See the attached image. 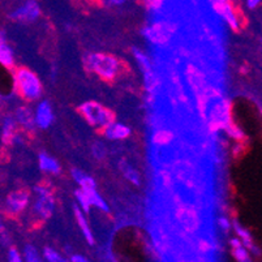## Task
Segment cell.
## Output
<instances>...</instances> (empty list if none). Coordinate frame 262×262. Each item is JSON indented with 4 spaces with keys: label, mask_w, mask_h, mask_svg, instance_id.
<instances>
[{
    "label": "cell",
    "mask_w": 262,
    "mask_h": 262,
    "mask_svg": "<svg viewBox=\"0 0 262 262\" xmlns=\"http://www.w3.org/2000/svg\"><path fill=\"white\" fill-rule=\"evenodd\" d=\"M84 66L90 73L103 81H115L123 72V63L115 55L107 52H89L84 56Z\"/></svg>",
    "instance_id": "obj_1"
},
{
    "label": "cell",
    "mask_w": 262,
    "mask_h": 262,
    "mask_svg": "<svg viewBox=\"0 0 262 262\" xmlns=\"http://www.w3.org/2000/svg\"><path fill=\"white\" fill-rule=\"evenodd\" d=\"M13 85L16 94L28 103L40 101L43 94V85L39 76L28 67H15Z\"/></svg>",
    "instance_id": "obj_2"
},
{
    "label": "cell",
    "mask_w": 262,
    "mask_h": 262,
    "mask_svg": "<svg viewBox=\"0 0 262 262\" xmlns=\"http://www.w3.org/2000/svg\"><path fill=\"white\" fill-rule=\"evenodd\" d=\"M78 114L82 116L89 125L98 129H103L111 121L115 120V115L108 107L103 106L99 102L88 101L78 106Z\"/></svg>",
    "instance_id": "obj_3"
},
{
    "label": "cell",
    "mask_w": 262,
    "mask_h": 262,
    "mask_svg": "<svg viewBox=\"0 0 262 262\" xmlns=\"http://www.w3.org/2000/svg\"><path fill=\"white\" fill-rule=\"evenodd\" d=\"M33 193H34V199H32V204H30L33 213L40 221H47L54 215L55 211L56 202H55L54 193L46 184L35 185Z\"/></svg>",
    "instance_id": "obj_4"
},
{
    "label": "cell",
    "mask_w": 262,
    "mask_h": 262,
    "mask_svg": "<svg viewBox=\"0 0 262 262\" xmlns=\"http://www.w3.org/2000/svg\"><path fill=\"white\" fill-rule=\"evenodd\" d=\"M175 30V25L171 21L156 20L144 26L141 34L149 43L154 45V46H164L172 39Z\"/></svg>",
    "instance_id": "obj_5"
},
{
    "label": "cell",
    "mask_w": 262,
    "mask_h": 262,
    "mask_svg": "<svg viewBox=\"0 0 262 262\" xmlns=\"http://www.w3.org/2000/svg\"><path fill=\"white\" fill-rule=\"evenodd\" d=\"M32 204V193L28 189H15L9 192L4 201V213L7 215H21Z\"/></svg>",
    "instance_id": "obj_6"
},
{
    "label": "cell",
    "mask_w": 262,
    "mask_h": 262,
    "mask_svg": "<svg viewBox=\"0 0 262 262\" xmlns=\"http://www.w3.org/2000/svg\"><path fill=\"white\" fill-rule=\"evenodd\" d=\"M132 55L137 66H139L140 71L142 72V76H144L145 89L149 93H154L157 86H158V78H157L156 72H154L151 59L149 58V55L146 52L140 49H136V47L132 50Z\"/></svg>",
    "instance_id": "obj_7"
},
{
    "label": "cell",
    "mask_w": 262,
    "mask_h": 262,
    "mask_svg": "<svg viewBox=\"0 0 262 262\" xmlns=\"http://www.w3.org/2000/svg\"><path fill=\"white\" fill-rule=\"evenodd\" d=\"M40 6L37 0H26L11 13V18L20 24L35 23L40 17Z\"/></svg>",
    "instance_id": "obj_8"
},
{
    "label": "cell",
    "mask_w": 262,
    "mask_h": 262,
    "mask_svg": "<svg viewBox=\"0 0 262 262\" xmlns=\"http://www.w3.org/2000/svg\"><path fill=\"white\" fill-rule=\"evenodd\" d=\"M33 111H34L35 127L38 129L46 130L54 124V108H52L51 103L47 99H40V101H38V103L35 104Z\"/></svg>",
    "instance_id": "obj_9"
},
{
    "label": "cell",
    "mask_w": 262,
    "mask_h": 262,
    "mask_svg": "<svg viewBox=\"0 0 262 262\" xmlns=\"http://www.w3.org/2000/svg\"><path fill=\"white\" fill-rule=\"evenodd\" d=\"M214 12L219 17H222L225 20V23L230 26L231 29L237 32L242 26V21H240V16L237 13L236 8L231 3L230 0L228 2H225V3L216 4V6H213Z\"/></svg>",
    "instance_id": "obj_10"
},
{
    "label": "cell",
    "mask_w": 262,
    "mask_h": 262,
    "mask_svg": "<svg viewBox=\"0 0 262 262\" xmlns=\"http://www.w3.org/2000/svg\"><path fill=\"white\" fill-rule=\"evenodd\" d=\"M13 119H15L18 128L23 129L24 132L32 133L37 129L34 121V111H33L32 107L26 106V104L17 107L15 110V114H13Z\"/></svg>",
    "instance_id": "obj_11"
},
{
    "label": "cell",
    "mask_w": 262,
    "mask_h": 262,
    "mask_svg": "<svg viewBox=\"0 0 262 262\" xmlns=\"http://www.w3.org/2000/svg\"><path fill=\"white\" fill-rule=\"evenodd\" d=\"M102 133H103L104 139L108 141H124V140L129 139V136L132 135V129L127 124L114 120L102 129Z\"/></svg>",
    "instance_id": "obj_12"
},
{
    "label": "cell",
    "mask_w": 262,
    "mask_h": 262,
    "mask_svg": "<svg viewBox=\"0 0 262 262\" xmlns=\"http://www.w3.org/2000/svg\"><path fill=\"white\" fill-rule=\"evenodd\" d=\"M18 125L16 124L13 115H7L2 121V141L6 145H12L17 141L18 137Z\"/></svg>",
    "instance_id": "obj_13"
},
{
    "label": "cell",
    "mask_w": 262,
    "mask_h": 262,
    "mask_svg": "<svg viewBox=\"0 0 262 262\" xmlns=\"http://www.w3.org/2000/svg\"><path fill=\"white\" fill-rule=\"evenodd\" d=\"M38 167L42 172L47 173V175L58 176L61 172V166L58 159L50 156L46 151H40L38 154Z\"/></svg>",
    "instance_id": "obj_14"
},
{
    "label": "cell",
    "mask_w": 262,
    "mask_h": 262,
    "mask_svg": "<svg viewBox=\"0 0 262 262\" xmlns=\"http://www.w3.org/2000/svg\"><path fill=\"white\" fill-rule=\"evenodd\" d=\"M0 66L6 70H15L16 67L15 51L7 42L4 33H0Z\"/></svg>",
    "instance_id": "obj_15"
},
{
    "label": "cell",
    "mask_w": 262,
    "mask_h": 262,
    "mask_svg": "<svg viewBox=\"0 0 262 262\" xmlns=\"http://www.w3.org/2000/svg\"><path fill=\"white\" fill-rule=\"evenodd\" d=\"M73 215H75L76 223H77L78 228H80L81 233H82V236L85 237L86 243L89 245H94L95 244V237L94 233H93L92 227H90L89 219H88V214H85L84 211L80 210L77 208V205H75V208H73Z\"/></svg>",
    "instance_id": "obj_16"
},
{
    "label": "cell",
    "mask_w": 262,
    "mask_h": 262,
    "mask_svg": "<svg viewBox=\"0 0 262 262\" xmlns=\"http://www.w3.org/2000/svg\"><path fill=\"white\" fill-rule=\"evenodd\" d=\"M71 176H72L73 182L78 185L80 189H97V182H95V179L93 178V176H90L89 173L85 172V171L80 170V168H72Z\"/></svg>",
    "instance_id": "obj_17"
},
{
    "label": "cell",
    "mask_w": 262,
    "mask_h": 262,
    "mask_svg": "<svg viewBox=\"0 0 262 262\" xmlns=\"http://www.w3.org/2000/svg\"><path fill=\"white\" fill-rule=\"evenodd\" d=\"M119 170L123 173L124 179L127 182H129L130 184L135 185V187H140L141 185V173L139 172V170L132 163L123 159V161L119 162Z\"/></svg>",
    "instance_id": "obj_18"
},
{
    "label": "cell",
    "mask_w": 262,
    "mask_h": 262,
    "mask_svg": "<svg viewBox=\"0 0 262 262\" xmlns=\"http://www.w3.org/2000/svg\"><path fill=\"white\" fill-rule=\"evenodd\" d=\"M232 228L236 233L237 239L242 242V244L247 248L248 251H254V242L251 231L245 228V226H243L237 221H232Z\"/></svg>",
    "instance_id": "obj_19"
},
{
    "label": "cell",
    "mask_w": 262,
    "mask_h": 262,
    "mask_svg": "<svg viewBox=\"0 0 262 262\" xmlns=\"http://www.w3.org/2000/svg\"><path fill=\"white\" fill-rule=\"evenodd\" d=\"M84 190V189H82ZM88 194V200H89V205L92 209H97V210L102 211V213H110V206L106 202V200L101 196V193L98 189H90L85 190Z\"/></svg>",
    "instance_id": "obj_20"
},
{
    "label": "cell",
    "mask_w": 262,
    "mask_h": 262,
    "mask_svg": "<svg viewBox=\"0 0 262 262\" xmlns=\"http://www.w3.org/2000/svg\"><path fill=\"white\" fill-rule=\"evenodd\" d=\"M230 245L233 257L237 262H249V251L242 244V242L236 236L230 240Z\"/></svg>",
    "instance_id": "obj_21"
},
{
    "label": "cell",
    "mask_w": 262,
    "mask_h": 262,
    "mask_svg": "<svg viewBox=\"0 0 262 262\" xmlns=\"http://www.w3.org/2000/svg\"><path fill=\"white\" fill-rule=\"evenodd\" d=\"M178 218L188 231H196L199 227V218L193 210H187L183 208V215H178Z\"/></svg>",
    "instance_id": "obj_22"
},
{
    "label": "cell",
    "mask_w": 262,
    "mask_h": 262,
    "mask_svg": "<svg viewBox=\"0 0 262 262\" xmlns=\"http://www.w3.org/2000/svg\"><path fill=\"white\" fill-rule=\"evenodd\" d=\"M21 253H23L24 262H46L42 253L32 244L25 245Z\"/></svg>",
    "instance_id": "obj_23"
},
{
    "label": "cell",
    "mask_w": 262,
    "mask_h": 262,
    "mask_svg": "<svg viewBox=\"0 0 262 262\" xmlns=\"http://www.w3.org/2000/svg\"><path fill=\"white\" fill-rule=\"evenodd\" d=\"M40 253H42L46 262H71L70 258H67L66 256H63L60 252L56 251L52 247H45Z\"/></svg>",
    "instance_id": "obj_24"
},
{
    "label": "cell",
    "mask_w": 262,
    "mask_h": 262,
    "mask_svg": "<svg viewBox=\"0 0 262 262\" xmlns=\"http://www.w3.org/2000/svg\"><path fill=\"white\" fill-rule=\"evenodd\" d=\"M173 139V133L168 129L157 130L153 136V141L156 145H168Z\"/></svg>",
    "instance_id": "obj_25"
},
{
    "label": "cell",
    "mask_w": 262,
    "mask_h": 262,
    "mask_svg": "<svg viewBox=\"0 0 262 262\" xmlns=\"http://www.w3.org/2000/svg\"><path fill=\"white\" fill-rule=\"evenodd\" d=\"M108 154V149H107L106 144L102 141H97L95 144L92 145V156L94 157L97 161H103Z\"/></svg>",
    "instance_id": "obj_26"
},
{
    "label": "cell",
    "mask_w": 262,
    "mask_h": 262,
    "mask_svg": "<svg viewBox=\"0 0 262 262\" xmlns=\"http://www.w3.org/2000/svg\"><path fill=\"white\" fill-rule=\"evenodd\" d=\"M7 259L8 262H24L23 253L16 247H9L8 252H7Z\"/></svg>",
    "instance_id": "obj_27"
},
{
    "label": "cell",
    "mask_w": 262,
    "mask_h": 262,
    "mask_svg": "<svg viewBox=\"0 0 262 262\" xmlns=\"http://www.w3.org/2000/svg\"><path fill=\"white\" fill-rule=\"evenodd\" d=\"M216 223H218V227L222 231H225V232H228L232 228V222H231L227 216H219L216 219Z\"/></svg>",
    "instance_id": "obj_28"
},
{
    "label": "cell",
    "mask_w": 262,
    "mask_h": 262,
    "mask_svg": "<svg viewBox=\"0 0 262 262\" xmlns=\"http://www.w3.org/2000/svg\"><path fill=\"white\" fill-rule=\"evenodd\" d=\"M141 2L145 4V7H147L151 11H158L164 4V0H141Z\"/></svg>",
    "instance_id": "obj_29"
},
{
    "label": "cell",
    "mask_w": 262,
    "mask_h": 262,
    "mask_svg": "<svg viewBox=\"0 0 262 262\" xmlns=\"http://www.w3.org/2000/svg\"><path fill=\"white\" fill-rule=\"evenodd\" d=\"M70 261L71 262H92L88 257H85L84 254H78V253L72 254V256L70 257Z\"/></svg>",
    "instance_id": "obj_30"
},
{
    "label": "cell",
    "mask_w": 262,
    "mask_h": 262,
    "mask_svg": "<svg viewBox=\"0 0 262 262\" xmlns=\"http://www.w3.org/2000/svg\"><path fill=\"white\" fill-rule=\"evenodd\" d=\"M261 2L262 0H245V4H247L248 9L254 11V9H257L261 6Z\"/></svg>",
    "instance_id": "obj_31"
},
{
    "label": "cell",
    "mask_w": 262,
    "mask_h": 262,
    "mask_svg": "<svg viewBox=\"0 0 262 262\" xmlns=\"http://www.w3.org/2000/svg\"><path fill=\"white\" fill-rule=\"evenodd\" d=\"M128 0H106V3L111 7H121L127 3Z\"/></svg>",
    "instance_id": "obj_32"
},
{
    "label": "cell",
    "mask_w": 262,
    "mask_h": 262,
    "mask_svg": "<svg viewBox=\"0 0 262 262\" xmlns=\"http://www.w3.org/2000/svg\"><path fill=\"white\" fill-rule=\"evenodd\" d=\"M211 4V7L216 6V4H221V3H225V2H228V0H209Z\"/></svg>",
    "instance_id": "obj_33"
},
{
    "label": "cell",
    "mask_w": 262,
    "mask_h": 262,
    "mask_svg": "<svg viewBox=\"0 0 262 262\" xmlns=\"http://www.w3.org/2000/svg\"><path fill=\"white\" fill-rule=\"evenodd\" d=\"M0 230H2V223H0Z\"/></svg>",
    "instance_id": "obj_34"
}]
</instances>
